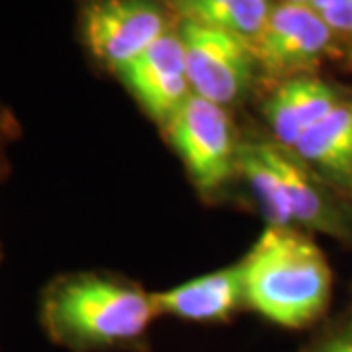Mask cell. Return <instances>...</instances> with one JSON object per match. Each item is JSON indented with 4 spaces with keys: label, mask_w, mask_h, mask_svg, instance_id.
Listing matches in <instances>:
<instances>
[{
    "label": "cell",
    "mask_w": 352,
    "mask_h": 352,
    "mask_svg": "<svg viewBox=\"0 0 352 352\" xmlns=\"http://www.w3.org/2000/svg\"><path fill=\"white\" fill-rule=\"evenodd\" d=\"M39 315L45 335L71 352L126 349L159 317L151 294L94 272L51 282Z\"/></svg>",
    "instance_id": "obj_1"
},
{
    "label": "cell",
    "mask_w": 352,
    "mask_h": 352,
    "mask_svg": "<svg viewBox=\"0 0 352 352\" xmlns=\"http://www.w3.org/2000/svg\"><path fill=\"white\" fill-rule=\"evenodd\" d=\"M245 263L247 305L280 327L311 325L327 309L331 266L296 227L268 226Z\"/></svg>",
    "instance_id": "obj_2"
},
{
    "label": "cell",
    "mask_w": 352,
    "mask_h": 352,
    "mask_svg": "<svg viewBox=\"0 0 352 352\" xmlns=\"http://www.w3.org/2000/svg\"><path fill=\"white\" fill-rule=\"evenodd\" d=\"M175 25L163 0H78L80 41L94 61L113 73Z\"/></svg>",
    "instance_id": "obj_3"
},
{
    "label": "cell",
    "mask_w": 352,
    "mask_h": 352,
    "mask_svg": "<svg viewBox=\"0 0 352 352\" xmlns=\"http://www.w3.org/2000/svg\"><path fill=\"white\" fill-rule=\"evenodd\" d=\"M252 53L264 73L280 80L315 73L327 59L346 55L344 45L309 4H272Z\"/></svg>",
    "instance_id": "obj_4"
},
{
    "label": "cell",
    "mask_w": 352,
    "mask_h": 352,
    "mask_svg": "<svg viewBox=\"0 0 352 352\" xmlns=\"http://www.w3.org/2000/svg\"><path fill=\"white\" fill-rule=\"evenodd\" d=\"M163 127L192 182L201 192L223 186L237 170L239 143L223 106L190 94Z\"/></svg>",
    "instance_id": "obj_5"
},
{
    "label": "cell",
    "mask_w": 352,
    "mask_h": 352,
    "mask_svg": "<svg viewBox=\"0 0 352 352\" xmlns=\"http://www.w3.org/2000/svg\"><path fill=\"white\" fill-rule=\"evenodd\" d=\"M184 45L192 94L217 106H233L249 92L258 63L252 47L226 32L176 22Z\"/></svg>",
    "instance_id": "obj_6"
},
{
    "label": "cell",
    "mask_w": 352,
    "mask_h": 352,
    "mask_svg": "<svg viewBox=\"0 0 352 352\" xmlns=\"http://www.w3.org/2000/svg\"><path fill=\"white\" fill-rule=\"evenodd\" d=\"M116 75L145 113L161 126L175 116L192 94L184 45L176 25L157 39L151 47L124 65Z\"/></svg>",
    "instance_id": "obj_7"
},
{
    "label": "cell",
    "mask_w": 352,
    "mask_h": 352,
    "mask_svg": "<svg viewBox=\"0 0 352 352\" xmlns=\"http://www.w3.org/2000/svg\"><path fill=\"white\" fill-rule=\"evenodd\" d=\"M270 145V157L284 182L294 227L327 233L337 239L352 237V210L346 196L331 188L321 178L303 166L294 155L276 143Z\"/></svg>",
    "instance_id": "obj_8"
},
{
    "label": "cell",
    "mask_w": 352,
    "mask_h": 352,
    "mask_svg": "<svg viewBox=\"0 0 352 352\" xmlns=\"http://www.w3.org/2000/svg\"><path fill=\"white\" fill-rule=\"evenodd\" d=\"M342 102L344 98L335 85L315 73H305L280 80L263 112L278 147L289 151Z\"/></svg>",
    "instance_id": "obj_9"
},
{
    "label": "cell",
    "mask_w": 352,
    "mask_h": 352,
    "mask_svg": "<svg viewBox=\"0 0 352 352\" xmlns=\"http://www.w3.org/2000/svg\"><path fill=\"white\" fill-rule=\"evenodd\" d=\"M151 298L159 315H170L192 323L226 321L247 303L245 263L241 261L176 288L157 292Z\"/></svg>",
    "instance_id": "obj_10"
},
{
    "label": "cell",
    "mask_w": 352,
    "mask_h": 352,
    "mask_svg": "<svg viewBox=\"0 0 352 352\" xmlns=\"http://www.w3.org/2000/svg\"><path fill=\"white\" fill-rule=\"evenodd\" d=\"M289 153L331 188L352 198V102L339 104Z\"/></svg>",
    "instance_id": "obj_11"
},
{
    "label": "cell",
    "mask_w": 352,
    "mask_h": 352,
    "mask_svg": "<svg viewBox=\"0 0 352 352\" xmlns=\"http://www.w3.org/2000/svg\"><path fill=\"white\" fill-rule=\"evenodd\" d=\"M176 22L212 28L252 45L270 14V0H163Z\"/></svg>",
    "instance_id": "obj_12"
},
{
    "label": "cell",
    "mask_w": 352,
    "mask_h": 352,
    "mask_svg": "<svg viewBox=\"0 0 352 352\" xmlns=\"http://www.w3.org/2000/svg\"><path fill=\"white\" fill-rule=\"evenodd\" d=\"M237 170L249 182L268 219V226L294 227L284 182L270 157L268 143H241L237 151Z\"/></svg>",
    "instance_id": "obj_13"
},
{
    "label": "cell",
    "mask_w": 352,
    "mask_h": 352,
    "mask_svg": "<svg viewBox=\"0 0 352 352\" xmlns=\"http://www.w3.org/2000/svg\"><path fill=\"white\" fill-rule=\"evenodd\" d=\"M309 6L325 20L352 57V0H311Z\"/></svg>",
    "instance_id": "obj_14"
},
{
    "label": "cell",
    "mask_w": 352,
    "mask_h": 352,
    "mask_svg": "<svg viewBox=\"0 0 352 352\" xmlns=\"http://www.w3.org/2000/svg\"><path fill=\"white\" fill-rule=\"evenodd\" d=\"M311 352H352V321L331 333Z\"/></svg>",
    "instance_id": "obj_15"
},
{
    "label": "cell",
    "mask_w": 352,
    "mask_h": 352,
    "mask_svg": "<svg viewBox=\"0 0 352 352\" xmlns=\"http://www.w3.org/2000/svg\"><path fill=\"white\" fill-rule=\"evenodd\" d=\"M280 2H294V4H309L311 0H280Z\"/></svg>",
    "instance_id": "obj_16"
},
{
    "label": "cell",
    "mask_w": 352,
    "mask_h": 352,
    "mask_svg": "<svg viewBox=\"0 0 352 352\" xmlns=\"http://www.w3.org/2000/svg\"><path fill=\"white\" fill-rule=\"evenodd\" d=\"M0 151H2V124H0Z\"/></svg>",
    "instance_id": "obj_17"
}]
</instances>
